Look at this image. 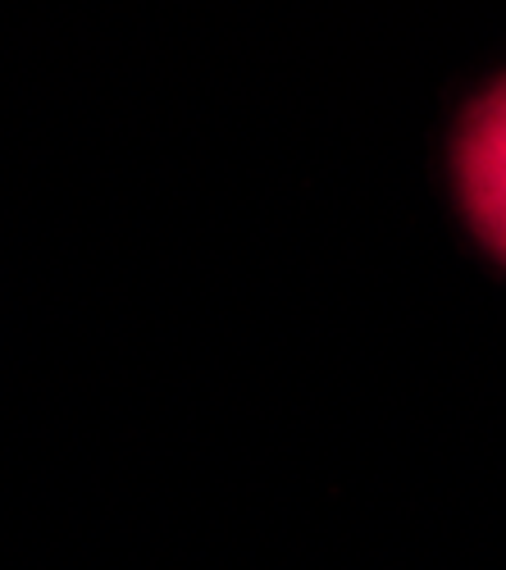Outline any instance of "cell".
Here are the masks:
<instances>
[{"instance_id":"cell-1","label":"cell","mask_w":506,"mask_h":570,"mask_svg":"<svg viewBox=\"0 0 506 570\" xmlns=\"http://www.w3.org/2000/svg\"><path fill=\"white\" fill-rule=\"evenodd\" d=\"M456 193L497 261H506V78L466 110L456 132Z\"/></svg>"}]
</instances>
